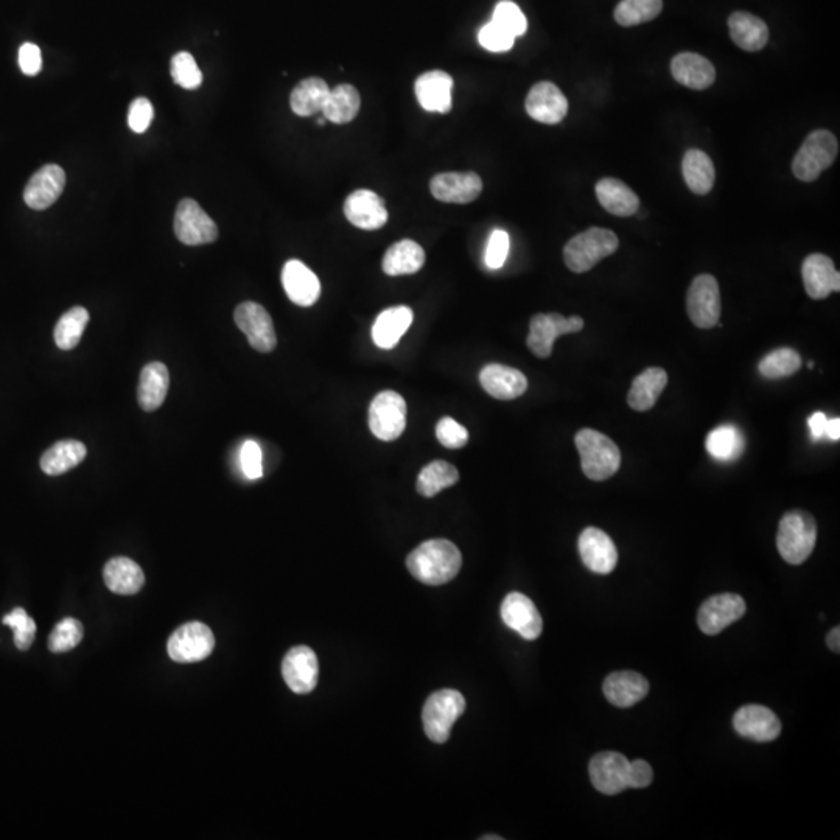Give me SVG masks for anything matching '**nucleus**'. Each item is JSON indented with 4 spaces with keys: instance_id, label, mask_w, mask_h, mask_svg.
<instances>
[{
    "instance_id": "9d476101",
    "label": "nucleus",
    "mask_w": 840,
    "mask_h": 840,
    "mask_svg": "<svg viewBox=\"0 0 840 840\" xmlns=\"http://www.w3.org/2000/svg\"><path fill=\"white\" fill-rule=\"evenodd\" d=\"M215 648V637L206 624H184L173 632L167 643V652L176 663H196L209 657Z\"/></svg>"
},
{
    "instance_id": "8fccbe9b",
    "label": "nucleus",
    "mask_w": 840,
    "mask_h": 840,
    "mask_svg": "<svg viewBox=\"0 0 840 840\" xmlns=\"http://www.w3.org/2000/svg\"><path fill=\"white\" fill-rule=\"evenodd\" d=\"M509 246H511V240H509L508 232L503 231V229H495L492 235H490L486 248V257H484L487 268H490V270H500L501 266L506 262V259H508Z\"/></svg>"
},
{
    "instance_id": "a878e982",
    "label": "nucleus",
    "mask_w": 840,
    "mask_h": 840,
    "mask_svg": "<svg viewBox=\"0 0 840 840\" xmlns=\"http://www.w3.org/2000/svg\"><path fill=\"white\" fill-rule=\"evenodd\" d=\"M671 74L677 83L694 91H704L716 80L713 63L705 56L693 52H683L674 56L671 61Z\"/></svg>"
},
{
    "instance_id": "c03bdc74",
    "label": "nucleus",
    "mask_w": 840,
    "mask_h": 840,
    "mask_svg": "<svg viewBox=\"0 0 840 840\" xmlns=\"http://www.w3.org/2000/svg\"><path fill=\"white\" fill-rule=\"evenodd\" d=\"M800 366H802L800 355L794 349L781 347L761 360L758 371L763 377L777 380V378L791 377L800 369Z\"/></svg>"
},
{
    "instance_id": "e2e57ef3",
    "label": "nucleus",
    "mask_w": 840,
    "mask_h": 840,
    "mask_svg": "<svg viewBox=\"0 0 840 840\" xmlns=\"http://www.w3.org/2000/svg\"><path fill=\"white\" fill-rule=\"evenodd\" d=\"M316 123H318V125L324 126L327 123V119L326 117L322 116V119H319Z\"/></svg>"
},
{
    "instance_id": "4d7b16f0",
    "label": "nucleus",
    "mask_w": 840,
    "mask_h": 840,
    "mask_svg": "<svg viewBox=\"0 0 840 840\" xmlns=\"http://www.w3.org/2000/svg\"><path fill=\"white\" fill-rule=\"evenodd\" d=\"M652 780H654V772H652L651 764L643 760L629 761V774H627L629 788H648Z\"/></svg>"
},
{
    "instance_id": "4be33fe9",
    "label": "nucleus",
    "mask_w": 840,
    "mask_h": 840,
    "mask_svg": "<svg viewBox=\"0 0 840 840\" xmlns=\"http://www.w3.org/2000/svg\"><path fill=\"white\" fill-rule=\"evenodd\" d=\"M579 554L588 570L598 574H609L618 564L615 543L606 532L598 528H587L579 537Z\"/></svg>"
},
{
    "instance_id": "bf43d9fd",
    "label": "nucleus",
    "mask_w": 840,
    "mask_h": 840,
    "mask_svg": "<svg viewBox=\"0 0 840 840\" xmlns=\"http://www.w3.org/2000/svg\"><path fill=\"white\" fill-rule=\"evenodd\" d=\"M825 438L831 439V441H839V439H840V419H839V417H834V419L826 420Z\"/></svg>"
},
{
    "instance_id": "37998d69",
    "label": "nucleus",
    "mask_w": 840,
    "mask_h": 840,
    "mask_svg": "<svg viewBox=\"0 0 840 840\" xmlns=\"http://www.w3.org/2000/svg\"><path fill=\"white\" fill-rule=\"evenodd\" d=\"M662 10L663 0H621L613 16L623 27H634L654 21Z\"/></svg>"
},
{
    "instance_id": "58836bf2",
    "label": "nucleus",
    "mask_w": 840,
    "mask_h": 840,
    "mask_svg": "<svg viewBox=\"0 0 840 840\" xmlns=\"http://www.w3.org/2000/svg\"><path fill=\"white\" fill-rule=\"evenodd\" d=\"M360 106L361 98L357 88H354L352 84H340L335 89H330L329 97L321 112L327 122L344 125L358 116Z\"/></svg>"
},
{
    "instance_id": "c9c22d12",
    "label": "nucleus",
    "mask_w": 840,
    "mask_h": 840,
    "mask_svg": "<svg viewBox=\"0 0 840 840\" xmlns=\"http://www.w3.org/2000/svg\"><path fill=\"white\" fill-rule=\"evenodd\" d=\"M686 186L696 195H707L714 186L716 170L710 156L697 148L686 151L682 162Z\"/></svg>"
},
{
    "instance_id": "1a4fd4ad",
    "label": "nucleus",
    "mask_w": 840,
    "mask_h": 840,
    "mask_svg": "<svg viewBox=\"0 0 840 840\" xmlns=\"http://www.w3.org/2000/svg\"><path fill=\"white\" fill-rule=\"evenodd\" d=\"M686 310L694 326L699 329L719 326L721 291H719L716 277L711 274H700L693 280L686 296Z\"/></svg>"
},
{
    "instance_id": "393cba45",
    "label": "nucleus",
    "mask_w": 840,
    "mask_h": 840,
    "mask_svg": "<svg viewBox=\"0 0 840 840\" xmlns=\"http://www.w3.org/2000/svg\"><path fill=\"white\" fill-rule=\"evenodd\" d=\"M480 382L484 391L498 400L518 399L528 389L525 374L504 364H487L480 372Z\"/></svg>"
},
{
    "instance_id": "f03ea898",
    "label": "nucleus",
    "mask_w": 840,
    "mask_h": 840,
    "mask_svg": "<svg viewBox=\"0 0 840 840\" xmlns=\"http://www.w3.org/2000/svg\"><path fill=\"white\" fill-rule=\"evenodd\" d=\"M574 442L581 455L582 472L588 480L606 481L620 470V448L606 434L584 428L578 431Z\"/></svg>"
},
{
    "instance_id": "6ab92c4d",
    "label": "nucleus",
    "mask_w": 840,
    "mask_h": 840,
    "mask_svg": "<svg viewBox=\"0 0 840 840\" xmlns=\"http://www.w3.org/2000/svg\"><path fill=\"white\" fill-rule=\"evenodd\" d=\"M733 728L742 738L770 742L780 736L781 722L774 711L763 705H746L733 716Z\"/></svg>"
},
{
    "instance_id": "9b49d317",
    "label": "nucleus",
    "mask_w": 840,
    "mask_h": 840,
    "mask_svg": "<svg viewBox=\"0 0 840 840\" xmlns=\"http://www.w3.org/2000/svg\"><path fill=\"white\" fill-rule=\"evenodd\" d=\"M175 234L184 245L200 246L214 243L218 238V228L200 204L186 198L176 207Z\"/></svg>"
},
{
    "instance_id": "f704fd0d",
    "label": "nucleus",
    "mask_w": 840,
    "mask_h": 840,
    "mask_svg": "<svg viewBox=\"0 0 840 840\" xmlns=\"http://www.w3.org/2000/svg\"><path fill=\"white\" fill-rule=\"evenodd\" d=\"M424 263V248L413 240H402L386 251L382 268L388 276H405L420 271Z\"/></svg>"
},
{
    "instance_id": "f3484780",
    "label": "nucleus",
    "mask_w": 840,
    "mask_h": 840,
    "mask_svg": "<svg viewBox=\"0 0 840 840\" xmlns=\"http://www.w3.org/2000/svg\"><path fill=\"white\" fill-rule=\"evenodd\" d=\"M501 618L509 629L515 630L525 640H537L542 634V616L536 604L522 593H509L504 598Z\"/></svg>"
},
{
    "instance_id": "ddd939ff",
    "label": "nucleus",
    "mask_w": 840,
    "mask_h": 840,
    "mask_svg": "<svg viewBox=\"0 0 840 840\" xmlns=\"http://www.w3.org/2000/svg\"><path fill=\"white\" fill-rule=\"evenodd\" d=\"M746 613V602L735 593L711 596L700 606L697 624L705 635L721 634L725 627L741 620Z\"/></svg>"
},
{
    "instance_id": "f8f14e48",
    "label": "nucleus",
    "mask_w": 840,
    "mask_h": 840,
    "mask_svg": "<svg viewBox=\"0 0 840 840\" xmlns=\"http://www.w3.org/2000/svg\"><path fill=\"white\" fill-rule=\"evenodd\" d=\"M234 321L238 329L245 333L252 349L262 354H268L276 349L277 336L273 319L262 305L256 302H243L235 308Z\"/></svg>"
},
{
    "instance_id": "13d9d810",
    "label": "nucleus",
    "mask_w": 840,
    "mask_h": 840,
    "mask_svg": "<svg viewBox=\"0 0 840 840\" xmlns=\"http://www.w3.org/2000/svg\"><path fill=\"white\" fill-rule=\"evenodd\" d=\"M826 420H828V417H826V414L822 413V411H817V413H814L811 417H809L808 427L809 431H811L812 441H822V439L825 438Z\"/></svg>"
},
{
    "instance_id": "2eb2a0df",
    "label": "nucleus",
    "mask_w": 840,
    "mask_h": 840,
    "mask_svg": "<svg viewBox=\"0 0 840 840\" xmlns=\"http://www.w3.org/2000/svg\"><path fill=\"white\" fill-rule=\"evenodd\" d=\"M526 112L536 122L556 125L567 116L568 100L551 81L534 84L525 102Z\"/></svg>"
},
{
    "instance_id": "6e6552de",
    "label": "nucleus",
    "mask_w": 840,
    "mask_h": 840,
    "mask_svg": "<svg viewBox=\"0 0 840 840\" xmlns=\"http://www.w3.org/2000/svg\"><path fill=\"white\" fill-rule=\"evenodd\" d=\"M406 427V403L400 394L383 391L369 406V428L380 441H396Z\"/></svg>"
},
{
    "instance_id": "cd10ccee",
    "label": "nucleus",
    "mask_w": 840,
    "mask_h": 840,
    "mask_svg": "<svg viewBox=\"0 0 840 840\" xmlns=\"http://www.w3.org/2000/svg\"><path fill=\"white\" fill-rule=\"evenodd\" d=\"M602 690L610 704L618 708H629L648 696L649 682L638 672H612L604 680Z\"/></svg>"
},
{
    "instance_id": "c756f323",
    "label": "nucleus",
    "mask_w": 840,
    "mask_h": 840,
    "mask_svg": "<svg viewBox=\"0 0 840 840\" xmlns=\"http://www.w3.org/2000/svg\"><path fill=\"white\" fill-rule=\"evenodd\" d=\"M728 30L736 46L746 52H760L769 42V27L766 22L746 11L730 14Z\"/></svg>"
},
{
    "instance_id": "c85d7f7f",
    "label": "nucleus",
    "mask_w": 840,
    "mask_h": 840,
    "mask_svg": "<svg viewBox=\"0 0 840 840\" xmlns=\"http://www.w3.org/2000/svg\"><path fill=\"white\" fill-rule=\"evenodd\" d=\"M596 198L599 204L615 217H632L640 209L637 193L616 178H602L596 182Z\"/></svg>"
},
{
    "instance_id": "ea45409f",
    "label": "nucleus",
    "mask_w": 840,
    "mask_h": 840,
    "mask_svg": "<svg viewBox=\"0 0 840 840\" xmlns=\"http://www.w3.org/2000/svg\"><path fill=\"white\" fill-rule=\"evenodd\" d=\"M707 452L714 459L722 462H730L738 459L746 447V439L742 436L741 430L735 425H721L714 428L707 438Z\"/></svg>"
},
{
    "instance_id": "5fc2aeb1",
    "label": "nucleus",
    "mask_w": 840,
    "mask_h": 840,
    "mask_svg": "<svg viewBox=\"0 0 840 840\" xmlns=\"http://www.w3.org/2000/svg\"><path fill=\"white\" fill-rule=\"evenodd\" d=\"M243 473L248 480H259L263 475L262 450L254 441H246L240 453Z\"/></svg>"
},
{
    "instance_id": "5701e85b",
    "label": "nucleus",
    "mask_w": 840,
    "mask_h": 840,
    "mask_svg": "<svg viewBox=\"0 0 840 840\" xmlns=\"http://www.w3.org/2000/svg\"><path fill=\"white\" fill-rule=\"evenodd\" d=\"M803 284L809 298L826 299L831 293L840 291V274L834 268L833 260L825 254H811L802 265Z\"/></svg>"
},
{
    "instance_id": "052dcab7",
    "label": "nucleus",
    "mask_w": 840,
    "mask_h": 840,
    "mask_svg": "<svg viewBox=\"0 0 840 840\" xmlns=\"http://www.w3.org/2000/svg\"><path fill=\"white\" fill-rule=\"evenodd\" d=\"M826 644H828V648L831 651L836 652L839 654L840 652V627H834V629L830 630V634L826 637Z\"/></svg>"
},
{
    "instance_id": "864d4df0",
    "label": "nucleus",
    "mask_w": 840,
    "mask_h": 840,
    "mask_svg": "<svg viewBox=\"0 0 840 840\" xmlns=\"http://www.w3.org/2000/svg\"><path fill=\"white\" fill-rule=\"evenodd\" d=\"M153 117V105H151L150 100L144 97L136 98L130 105V111H128V125L134 133H145L148 126L153 122Z\"/></svg>"
},
{
    "instance_id": "603ef678",
    "label": "nucleus",
    "mask_w": 840,
    "mask_h": 840,
    "mask_svg": "<svg viewBox=\"0 0 840 840\" xmlns=\"http://www.w3.org/2000/svg\"><path fill=\"white\" fill-rule=\"evenodd\" d=\"M438 441L447 448H462L469 442V431L452 417H442L436 427Z\"/></svg>"
},
{
    "instance_id": "4c0bfd02",
    "label": "nucleus",
    "mask_w": 840,
    "mask_h": 840,
    "mask_svg": "<svg viewBox=\"0 0 840 840\" xmlns=\"http://www.w3.org/2000/svg\"><path fill=\"white\" fill-rule=\"evenodd\" d=\"M329 92V84L322 78L312 77L302 80L291 92V111L299 117L315 116L324 108Z\"/></svg>"
},
{
    "instance_id": "72a5a7b5",
    "label": "nucleus",
    "mask_w": 840,
    "mask_h": 840,
    "mask_svg": "<svg viewBox=\"0 0 840 840\" xmlns=\"http://www.w3.org/2000/svg\"><path fill=\"white\" fill-rule=\"evenodd\" d=\"M668 385V374L662 368L644 369L634 378L632 388L627 394V403L635 411H649L654 408Z\"/></svg>"
},
{
    "instance_id": "4468645a",
    "label": "nucleus",
    "mask_w": 840,
    "mask_h": 840,
    "mask_svg": "<svg viewBox=\"0 0 840 840\" xmlns=\"http://www.w3.org/2000/svg\"><path fill=\"white\" fill-rule=\"evenodd\" d=\"M588 772H590L593 786L601 794L616 795L629 789V784H627L629 760L621 753H598L590 761Z\"/></svg>"
},
{
    "instance_id": "7c9ffc66",
    "label": "nucleus",
    "mask_w": 840,
    "mask_h": 840,
    "mask_svg": "<svg viewBox=\"0 0 840 840\" xmlns=\"http://www.w3.org/2000/svg\"><path fill=\"white\" fill-rule=\"evenodd\" d=\"M413 310L405 305L386 308L372 326V340L380 349H392L413 324Z\"/></svg>"
},
{
    "instance_id": "e433bc0d",
    "label": "nucleus",
    "mask_w": 840,
    "mask_h": 840,
    "mask_svg": "<svg viewBox=\"0 0 840 840\" xmlns=\"http://www.w3.org/2000/svg\"><path fill=\"white\" fill-rule=\"evenodd\" d=\"M86 447L83 442L66 439L56 442L41 458L42 472L50 476L63 475L75 469L86 458Z\"/></svg>"
},
{
    "instance_id": "a211bd4d",
    "label": "nucleus",
    "mask_w": 840,
    "mask_h": 840,
    "mask_svg": "<svg viewBox=\"0 0 840 840\" xmlns=\"http://www.w3.org/2000/svg\"><path fill=\"white\" fill-rule=\"evenodd\" d=\"M430 190L442 203L469 204L483 192V181L473 172L439 173L431 179Z\"/></svg>"
},
{
    "instance_id": "3c124183",
    "label": "nucleus",
    "mask_w": 840,
    "mask_h": 840,
    "mask_svg": "<svg viewBox=\"0 0 840 840\" xmlns=\"http://www.w3.org/2000/svg\"><path fill=\"white\" fill-rule=\"evenodd\" d=\"M480 44L489 52H508L514 47V36L490 21L480 30Z\"/></svg>"
},
{
    "instance_id": "680f3d73",
    "label": "nucleus",
    "mask_w": 840,
    "mask_h": 840,
    "mask_svg": "<svg viewBox=\"0 0 840 840\" xmlns=\"http://www.w3.org/2000/svg\"><path fill=\"white\" fill-rule=\"evenodd\" d=\"M483 839L484 840H489V839L501 840V839H503V837H500V836H484Z\"/></svg>"
},
{
    "instance_id": "412c9836",
    "label": "nucleus",
    "mask_w": 840,
    "mask_h": 840,
    "mask_svg": "<svg viewBox=\"0 0 840 840\" xmlns=\"http://www.w3.org/2000/svg\"><path fill=\"white\" fill-rule=\"evenodd\" d=\"M66 187V173L60 165L39 168L24 190V201L30 209L46 210L60 198Z\"/></svg>"
},
{
    "instance_id": "423d86ee",
    "label": "nucleus",
    "mask_w": 840,
    "mask_h": 840,
    "mask_svg": "<svg viewBox=\"0 0 840 840\" xmlns=\"http://www.w3.org/2000/svg\"><path fill=\"white\" fill-rule=\"evenodd\" d=\"M466 710V700L456 690H441L431 694L422 711L424 730L436 744H444L459 716Z\"/></svg>"
},
{
    "instance_id": "6e6d98bb",
    "label": "nucleus",
    "mask_w": 840,
    "mask_h": 840,
    "mask_svg": "<svg viewBox=\"0 0 840 840\" xmlns=\"http://www.w3.org/2000/svg\"><path fill=\"white\" fill-rule=\"evenodd\" d=\"M19 66L28 77L38 75L42 67L41 49L33 42L22 44L21 49H19Z\"/></svg>"
},
{
    "instance_id": "79ce46f5",
    "label": "nucleus",
    "mask_w": 840,
    "mask_h": 840,
    "mask_svg": "<svg viewBox=\"0 0 840 840\" xmlns=\"http://www.w3.org/2000/svg\"><path fill=\"white\" fill-rule=\"evenodd\" d=\"M88 322L89 312L86 308H70L69 312L64 313L60 321L56 322L55 332H53L56 346L61 350H72L77 347Z\"/></svg>"
},
{
    "instance_id": "39448f33",
    "label": "nucleus",
    "mask_w": 840,
    "mask_h": 840,
    "mask_svg": "<svg viewBox=\"0 0 840 840\" xmlns=\"http://www.w3.org/2000/svg\"><path fill=\"white\" fill-rule=\"evenodd\" d=\"M839 153V142L828 130L812 131L792 161V173L798 181H816L830 168Z\"/></svg>"
},
{
    "instance_id": "20e7f679",
    "label": "nucleus",
    "mask_w": 840,
    "mask_h": 840,
    "mask_svg": "<svg viewBox=\"0 0 840 840\" xmlns=\"http://www.w3.org/2000/svg\"><path fill=\"white\" fill-rule=\"evenodd\" d=\"M620 240L610 229L590 228L571 238L564 248L565 265L573 273H587L602 259L612 256Z\"/></svg>"
},
{
    "instance_id": "473e14b6",
    "label": "nucleus",
    "mask_w": 840,
    "mask_h": 840,
    "mask_svg": "<svg viewBox=\"0 0 840 840\" xmlns=\"http://www.w3.org/2000/svg\"><path fill=\"white\" fill-rule=\"evenodd\" d=\"M106 587L117 595H136L145 584L142 568L128 557H114L103 570Z\"/></svg>"
},
{
    "instance_id": "0eeeda50",
    "label": "nucleus",
    "mask_w": 840,
    "mask_h": 840,
    "mask_svg": "<svg viewBox=\"0 0 840 840\" xmlns=\"http://www.w3.org/2000/svg\"><path fill=\"white\" fill-rule=\"evenodd\" d=\"M584 329V319L581 316H565L560 313H539L532 316L529 322V335L526 344L532 354L539 358H548L553 354L554 343L557 338L570 333H578Z\"/></svg>"
},
{
    "instance_id": "de8ad7c7",
    "label": "nucleus",
    "mask_w": 840,
    "mask_h": 840,
    "mask_svg": "<svg viewBox=\"0 0 840 840\" xmlns=\"http://www.w3.org/2000/svg\"><path fill=\"white\" fill-rule=\"evenodd\" d=\"M4 624L13 629L16 648L27 651L32 646L35 641L36 624L24 609H14L10 615L5 616Z\"/></svg>"
},
{
    "instance_id": "bb28decb",
    "label": "nucleus",
    "mask_w": 840,
    "mask_h": 840,
    "mask_svg": "<svg viewBox=\"0 0 840 840\" xmlns=\"http://www.w3.org/2000/svg\"><path fill=\"white\" fill-rule=\"evenodd\" d=\"M416 97L425 111L447 114L452 109L453 78L442 70H431L416 81Z\"/></svg>"
},
{
    "instance_id": "a19ab883",
    "label": "nucleus",
    "mask_w": 840,
    "mask_h": 840,
    "mask_svg": "<svg viewBox=\"0 0 840 840\" xmlns=\"http://www.w3.org/2000/svg\"><path fill=\"white\" fill-rule=\"evenodd\" d=\"M459 481V472L450 462L433 461L420 470L417 476V492L422 497L431 498L441 490L455 486Z\"/></svg>"
},
{
    "instance_id": "7ed1b4c3",
    "label": "nucleus",
    "mask_w": 840,
    "mask_h": 840,
    "mask_svg": "<svg viewBox=\"0 0 840 840\" xmlns=\"http://www.w3.org/2000/svg\"><path fill=\"white\" fill-rule=\"evenodd\" d=\"M817 542V523L805 511L784 514L778 526L777 546L788 564L800 565L811 556Z\"/></svg>"
},
{
    "instance_id": "f257e3e1",
    "label": "nucleus",
    "mask_w": 840,
    "mask_h": 840,
    "mask_svg": "<svg viewBox=\"0 0 840 840\" xmlns=\"http://www.w3.org/2000/svg\"><path fill=\"white\" fill-rule=\"evenodd\" d=\"M461 565V551L445 539L428 540L406 557L410 573L427 585L447 584L458 576Z\"/></svg>"
},
{
    "instance_id": "dca6fc26",
    "label": "nucleus",
    "mask_w": 840,
    "mask_h": 840,
    "mask_svg": "<svg viewBox=\"0 0 840 840\" xmlns=\"http://www.w3.org/2000/svg\"><path fill=\"white\" fill-rule=\"evenodd\" d=\"M282 676L296 694H308L318 685L319 665L313 649L296 646L285 655Z\"/></svg>"
},
{
    "instance_id": "a18cd8bd",
    "label": "nucleus",
    "mask_w": 840,
    "mask_h": 840,
    "mask_svg": "<svg viewBox=\"0 0 840 840\" xmlns=\"http://www.w3.org/2000/svg\"><path fill=\"white\" fill-rule=\"evenodd\" d=\"M83 626L75 618H64L56 624L49 637V649L55 654L72 651L83 640Z\"/></svg>"
},
{
    "instance_id": "49530a36",
    "label": "nucleus",
    "mask_w": 840,
    "mask_h": 840,
    "mask_svg": "<svg viewBox=\"0 0 840 840\" xmlns=\"http://www.w3.org/2000/svg\"><path fill=\"white\" fill-rule=\"evenodd\" d=\"M172 77L178 86L187 91L200 88L203 84V74L190 53L179 52L173 56Z\"/></svg>"
},
{
    "instance_id": "2f4dec72",
    "label": "nucleus",
    "mask_w": 840,
    "mask_h": 840,
    "mask_svg": "<svg viewBox=\"0 0 840 840\" xmlns=\"http://www.w3.org/2000/svg\"><path fill=\"white\" fill-rule=\"evenodd\" d=\"M168 386H170V374H168L167 366L159 361L148 363L140 372L139 389H137L140 408L148 413L161 408L167 397Z\"/></svg>"
},
{
    "instance_id": "b1692460",
    "label": "nucleus",
    "mask_w": 840,
    "mask_h": 840,
    "mask_svg": "<svg viewBox=\"0 0 840 840\" xmlns=\"http://www.w3.org/2000/svg\"><path fill=\"white\" fill-rule=\"evenodd\" d=\"M282 285L290 301L299 307H312L321 296L318 276L299 260H288L285 263Z\"/></svg>"
},
{
    "instance_id": "09e8293b",
    "label": "nucleus",
    "mask_w": 840,
    "mask_h": 840,
    "mask_svg": "<svg viewBox=\"0 0 840 840\" xmlns=\"http://www.w3.org/2000/svg\"><path fill=\"white\" fill-rule=\"evenodd\" d=\"M492 21L504 28L506 32L511 33L514 38L525 35L526 28H528V22H526L523 11L509 0H503L495 7Z\"/></svg>"
},
{
    "instance_id": "aec40b11",
    "label": "nucleus",
    "mask_w": 840,
    "mask_h": 840,
    "mask_svg": "<svg viewBox=\"0 0 840 840\" xmlns=\"http://www.w3.org/2000/svg\"><path fill=\"white\" fill-rule=\"evenodd\" d=\"M344 215L364 231H377L388 221L385 201L372 190H355L344 201Z\"/></svg>"
}]
</instances>
